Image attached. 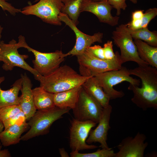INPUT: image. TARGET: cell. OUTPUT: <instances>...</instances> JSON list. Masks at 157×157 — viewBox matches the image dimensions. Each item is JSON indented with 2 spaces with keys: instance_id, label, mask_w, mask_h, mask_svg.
Instances as JSON below:
<instances>
[{
  "instance_id": "obj_21",
  "label": "cell",
  "mask_w": 157,
  "mask_h": 157,
  "mask_svg": "<svg viewBox=\"0 0 157 157\" xmlns=\"http://www.w3.org/2000/svg\"><path fill=\"white\" fill-rule=\"evenodd\" d=\"M32 91L36 109L46 110L55 106L53 101V94L48 92L40 86L32 89Z\"/></svg>"
},
{
  "instance_id": "obj_5",
  "label": "cell",
  "mask_w": 157,
  "mask_h": 157,
  "mask_svg": "<svg viewBox=\"0 0 157 157\" xmlns=\"http://www.w3.org/2000/svg\"><path fill=\"white\" fill-rule=\"evenodd\" d=\"M18 42L21 48L26 49L33 54L35 59L32 61L33 68L42 76H46L54 72L65 60V53L61 50L50 53L40 52L28 46L23 36H19Z\"/></svg>"
},
{
  "instance_id": "obj_25",
  "label": "cell",
  "mask_w": 157,
  "mask_h": 157,
  "mask_svg": "<svg viewBox=\"0 0 157 157\" xmlns=\"http://www.w3.org/2000/svg\"><path fill=\"white\" fill-rule=\"evenodd\" d=\"M71 157H115V153L111 148L98 149L91 153H81L77 151H71Z\"/></svg>"
},
{
  "instance_id": "obj_14",
  "label": "cell",
  "mask_w": 157,
  "mask_h": 157,
  "mask_svg": "<svg viewBox=\"0 0 157 157\" xmlns=\"http://www.w3.org/2000/svg\"><path fill=\"white\" fill-rule=\"evenodd\" d=\"M113 8L106 0L99 1L83 0L80 12L91 13L95 15L100 22L115 26L118 24L119 17L112 15L111 11Z\"/></svg>"
},
{
  "instance_id": "obj_40",
  "label": "cell",
  "mask_w": 157,
  "mask_h": 157,
  "mask_svg": "<svg viewBox=\"0 0 157 157\" xmlns=\"http://www.w3.org/2000/svg\"><path fill=\"white\" fill-rule=\"evenodd\" d=\"M132 3L134 4L137 3L138 0H130Z\"/></svg>"
},
{
  "instance_id": "obj_28",
  "label": "cell",
  "mask_w": 157,
  "mask_h": 157,
  "mask_svg": "<svg viewBox=\"0 0 157 157\" xmlns=\"http://www.w3.org/2000/svg\"><path fill=\"white\" fill-rule=\"evenodd\" d=\"M157 15V8H150L144 13L141 19L142 23L140 28L147 27L150 22Z\"/></svg>"
},
{
  "instance_id": "obj_30",
  "label": "cell",
  "mask_w": 157,
  "mask_h": 157,
  "mask_svg": "<svg viewBox=\"0 0 157 157\" xmlns=\"http://www.w3.org/2000/svg\"><path fill=\"white\" fill-rule=\"evenodd\" d=\"M113 8L116 10V15L119 16L121 13L122 10H125L127 5L126 0H106Z\"/></svg>"
},
{
  "instance_id": "obj_7",
  "label": "cell",
  "mask_w": 157,
  "mask_h": 157,
  "mask_svg": "<svg viewBox=\"0 0 157 157\" xmlns=\"http://www.w3.org/2000/svg\"><path fill=\"white\" fill-rule=\"evenodd\" d=\"M20 48L19 44L14 39L8 43L1 41L0 43V60L3 63L2 67L6 71H11L15 67L26 70L33 74L35 79L38 81L41 75L25 61L28 57L27 55L21 54L18 49Z\"/></svg>"
},
{
  "instance_id": "obj_35",
  "label": "cell",
  "mask_w": 157,
  "mask_h": 157,
  "mask_svg": "<svg viewBox=\"0 0 157 157\" xmlns=\"http://www.w3.org/2000/svg\"><path fill=\"white\" fill-rule=\"evenodd\" d=\"M2 144L0 143V157H10L11 156L10 152L8 149H2Z\"/></svg>"
},
{
  "instance_id": "obj_26",
  "label": "cell",
  "mask_w": 157,
  "mask_h": 157,
  "mask_svg": "<svg viewBox=\"0 0 157 157\" xmlns=\"http://www.w3.org/2000/svg\"><path fill=\"white\" fill-rule=\"evenodd\" d=\"M22 111L19 105H13L0 108V121L3 122Z\"/></svg>"
},
{
  "instance_id": "obj_31",
  "label": "cell",
  "mask_w": 157,
  "mask_h": 157,
  "mask_svg": "<svg viewBox=\"0 0 157 157\" xmlns=\"http://www.w3.org/2000/svg\"><path fill=\"white\" fill-rule=\"evenodd\" d=\"M8 0H0V7L3 11H7L13 15L21 13V9L15 8L11 3L8 2Z\"/></svg>"
},
{
  "instance_id": "obj_12",
  "label": "cell",
  "mask_w": 157,
  "mask_h": 157,
  "mask_svg": "<svg viewBox=\"0 0 157 157\" xmlns=\"http://www.w3.org/2000/svg\"><path fill=\"white\" fill-rule=\"evenodd\" d=\"M59 18L61 22L65 23L73 31L76 37L75 45L70 51L65 54V57L70 55L76 56L81 55L94 42H102V33L98 32L92 35L86 34L81 31L66 14L61 12Z\"/></svg>"
},
{
  "instance_id": "obj_41",
  "label": "cell",
  "mask_w": 157,
  "mask_h": 157,
  "mask_svg": "<svg viewBox=\"0 0 157 157\" xmlns=\"http://www.w3.org/2000/svg\"><path fill=\"white\" fill-rule=\"evenodd\" d=\"M92 1H101L104 0H90Z\"/></svg>"
},
{
  "instance_id": "obj_2",
  "label": "cell",
  "mask_w": 157,
  "mask_h": 157,
  "mask_svg": "<svg viewBox=\"0 0 157 157\" xmlns=\"http://www.w3.org/2000/svg\"><path fill=\"white\" fill-rule=\"evenodd\" d=\"M92 76L79 74L72 67L65 65L60 66L47 75H41L38 81L40 86L48 92L54 94L82 85Z\"/></svg>"
},
{
  "instance_id": "obj_9",
  "label": "cell",
  "mask_w": 157,
  "mask_h": 157,
  "mask_svg": "<svg viewBox=\"0 0 157 157\" xmlns=\"http://www.w3.org/2000/svg\"><path fill=\"white\" fill-rule=\"evenodd\" d=\"M119 54L118 53L116 57L112 60H103L96 58L86 50L83 53L76 56L80 74L90 76L95 73L120 69L122 64Z\"/></svg>"
},
{
  "instance_id": "obj_18",
  "label": "cell",
  "mask_w": 157,
  "mask_h": 157,
  "mask_svg": "<svg viewBox=\"0 0 157 157\" xmlns=\"http://www.w3.org/2000/svg\"><path fill=\"white\" fill-rule=\"evenodd\" d=\"M29 126L26 122L12 125L0 133V140L4 147L16 144L21 140L22 134Z\"/></svg>"
},
{
  "instance_id": "obj_17",
  "label": "cell",
  "mask_w": 157,
  "mask_h": 157,
  "mask_svg": "<svg viewBox=\"0 0 157 157\" xmlns=\"http://www.w3.org/2000/svg\"><path fill=\"white\" fill-rule=\"evenodd\" d=\"M82 86L85 92L103 108L109 104L110 98L104 92L94 76H92L88 79Z\"/></svg>"
},
{
  "instance_id": "obj_36",
  "label": "cell",
  "mask_w": 157,
  "mask_h": 157,
  "mask_svg": "<svg viewBox=\"0 0 157 157\" xmlns=\"http://www.w3.org/2000/svg\"><path fill=\"white\" fill-rule=\"evenodd\" d=\"M59 151L60 155L62 157H69V155L65 149L63 148L59 149Z\"/></svg>"
},
{
  "instance_id": "obj_39",
  "label": "cell",
  "mask_w": 157,
  "mask_h": 157,
  "mask_svg": "<svg viewBox=\"0 0 157 157\" xmlns=\"http://www.w3.org/2000/svg\"><path fill=\"white\" fill-rule=\"evenodd\" d=\"M61 0L64 4L72 0Z\"/></svg>"
},
{
  "instance_id": "obj_11",
  "label": "cell",
  "mask_w": 157,
  "mask_h": 157,
  "mask_svg": "<svg viewBox=\"0 0 157 157\" xmlns=\"http://www.w3.org/2000/svg\"><path fill=\"white\" fill-rule=\"evenodd\" d=\"M97 124L92 121H82L74 118L71 121L69 144L72 151L93 149L99 147L86 142L90 131Z\"/></svg>"
},
{
  "instance_id": "obj_13",
  "label": "cell",
  "mask_w": 157,
  "mask_h": 157,
  "mask_svg": "<svg viewBox=\"0 0 157 157\" xmlns=\"http://www.w3.org/2000/svg\"><path fill=\"white\" fill-rule=\"evenodd\" d=\"M145 135L138 132L134 137L128 136L124 138L117 146L119 151L115 157H143L148 144L145 141Z\"/></svg>"
},
{
  "instance_id": "obj_34",
  "label": "cell",
  "mask_w": 157,
  "mask_h": 157,
  "mask_svg": "<svg viewBox=\"0 0 157 157\" xmlns=\"http://www.w3.org/2000/svg\"><path fill=\"white\" fill-rule=\"evenodd\" d=\"M143 10H137L134 11L132 13V19H141L144 14Z\"/></svg>"
},
{
  "instance_id": "obj_3",
  "label": "cell",
  "mask_w": 157,
  "mask_h": 157,
  "mask_svg": "<svg viewBox=\"0 0 157 157\" xmlns=\"http://www.w3.org/2000/svg\"><path fill=\"white\" fill-rule=\"evenodd\" d=\"M70 109L69 108H63L55 106L49 110L36 111L27 123L30 127L29 130L21 137V140L27 141L48 133L53 123L62 118L63 115L68 113Z\"/></svg>"
},
{
  "instance_id": "obj_23",
  "label": "cell",
  "mask_w": 157,
  "mask_h": 157,
  "mask_svg": "<svg viewBox=\"0 0 157 157\" xmlns=\"http://www.w3.org/2000/svg\"><path fill=\"white\" fill-rule=\"evenodd\" d=\"M128 29L133 39L141 40L151 46L157 47L156 31H151L147 27L135 30Z\"/></svg>"
},
{
  "instance_id": "obj_42",
  "label": "cell",
  "mask_w": 157,
  "mask_h": 157,
  "mask_svg": "<svg viewBox=\"0 0 157 157\" xmlns=\"http://www.w3.org/2000/svg\"><path fill=\"white\" fill-rule=\"evenodd\" d=\"M39 1V0H35V2H36L38 1Z\"/></svg>"
},
{
  "instance_id": "obj_32",
  "label": "cell",
  "mask_w": 157,
  "mask_h": 157,
  "mask_svg": "<svg viewBox=\"0 0 157 157\" xmlns=\"http://www.w3.org/2000/svg\"><path fill=\"white\" fill-rule=\"evenodd\" d=\"M93 56L97 58L106 60L104 54L103 48L98 45L90 47L87 50Z\"/></svg>"
},
{
  "instance_id": "obj_6",
  "label": "cell",
  "mask_w": 157,
  "mask_h": 157,
  "mask_svg": "<svg viewBox=\"0 0 157 157\" xmlns=\"http://www.w3.org/2000/svg\"><path fill=\"white\" fill-rule=\"evenodd\" d=\"M112 38L115 44L120 49L119 58L122 64L132 61L140 66L149 65L140 57L126 24H122L117 27L112 33Z\"/></svg>"
},
{
  "instance_id": "obj_27",
  "label": "cell",
  "mask_w": 157,
  "mask_h": 157,
  "mask_svg": "<svg viewBox=\"0 0 157 157\" xmlns=\"http://www.w3.org/2000/svg\"><path fill=\"white\" fill-rule=\"evenodd\" d=\"M26 116L22 111L19 113L3 122L4 126V130L6 129L12 125L26 122Z\"/></svg>"
},
{
  "instance_id": "obj_38",
  "label": "cell",
  "mask_w": 157,
  "mask_h": 157,
  "mask_svg": "<svg viewBox=\"0 0 157 157\" xmlns=\"http://www.w3.org/2000/svg\"><path fill=\"white\" fill-rule=\"evenodd\" d=\"M3 29V27H2L1 26H0V43L1 41V36H2L1 34H2V32Z\"/></svg>"
},
{
  "instance_id": "obj_4",
  "label": "cell",
  "mask_w": 157,
  "mask_h": 157,
  "mask_svg": "<svg viewBox=\"0 0 157 157\" xmlns=\"http://www.w3.org/2000/svg\"><path fill=\"white\" fill-rule=\"evenodd\" d=\"M129 69L122 66L119 69L111 70L103 73H95L92 75L102 88L104 92L110 100L121 98L124 95L122 91H117L113 87L123 81L138 86L140 82L139 80L130 76Z\"/></svg>"
},
{
  "instance_id": "obj_16",
  "label": "cell",
  "mask_w": 157,
  "mask_h": 157,
  "mask_svg": "<svg viewBox=\"0 0 157 157\" xmlns=\"http://www.w3.org/2000/svg\"><path fill=\"white\" fill-rule=\"evenodd\" d=\"M22 86L20 91V105L22 111L24 114L26 119L28 120L36 111L34 105L32 91V84L31 81L26 73L22 74Z\"/></svg>"
},
{
  "instance_id": "obj_8",
  "label": "cell",
  "mask_w": 157,
  "mask_h": 157,
  "mask_svg": "<svg viewBox=\"0 0 157 157\" xmlns=\"http://www.w3.org/2000/svg\"><path fill=\"white\" fill-rule=\"evenodd\" d=\"M64 3L61 0H39L36 3L23 8L21 13L25 15H34L45 23L60 26L59 18Z\"/></svg>"
},
{
  "instance_id": "obj_20",
  "label": "cell",
  "mask_w": 157,
  "mask_h": 157,
  "mask_svg": "<svg viewBox=\"0 0 157 157\" xmlns=\"http://www.w3.org/2000/svg\"><path fill=\"white\" fill-rule=\"evenodd\" d=\"M82 85L70 90L53 94V101L55 106L60 108H69L72 110L77 102L79 91Z\"/></svg>"
},
{
  "instance_id": "obj_37",
  "label": "cell",
  "mask_w": 157,
  "mask_h": 157,
  "mask_svg": "<svg viewBox=\"0 0 157 157\" xmlns=\"http://www.w3.org/2000/svg\"><path fill=\"white\" fill-rule=\"evenodd\" d=\"M4 126L3 122L0 121V133L3 131Z\"/></svg>"
},
{
  "instance_id": "obj_24",
  "label": "cell",
  "mask_w": 157,
  "mask_h": 157,
  "mask_svg": "<svg viewBox=\"0 0 157 157\" xmlns=\"http://www.w3.org/2000/svg\"><path fill=\"white\" fill-rule=\"evenodd\" d=\"M83 0H72L64 4L61 12L67 15L77 26L78 24V18Z\"/></svg>"
},
{
  "instance_id": "obj_1",
  "label": "cell",
  "mask_w": 157,
  "mask_h": 157,
  "mask_svg": "<svg viewBox=\"0 0 157 157\" xmlns=\"http://www.w3.org/2000/svg\"><path fill=\"white\" fill-rule=\"evenodd\" d=\"M131 75L139 77L142 86L130 84L128 89L132 91L133 96L132 102L143 110L149 108H157V69L149 65L140 66L129 69Z\"/></svg>"
},
{
  "instance_id": "obj_19",
  "label": "cell",
  "mask_w": 157,
  "mask_h": 157,
  "mask_svg": "<svg viewBox=\"0 0 157 157\" xmlns=\"http://www.w3.org/2000/svg\"><path fill=\"white\" fill-rule=\"evenodd\" d=\"M5 79L4 76L0 77V108L19 105L20 98L18 94L22 86V78L16 80L12 85V87L7 90H2L0 87L1 83Z\"/></svg>"
},
{
  "instance_id": "obj_33",
  "label": "cell",
  "mask_w": 157,
  "mask_h": 157,
  "mask_svg": "<svg viewBox=\"0 0 157 157\" xmlns=\"http://www.w3.org/2000/svg\"><path fill=\"white\" fill-rule=\"evenodd\" d=\"M142 23L141 19H132L126 24L127 27L132 30H135L140 28Z\"/></svg>"
},
{
  "instance_id": "obj_22",
  "label": "cell",
  "mask_w": 157,
  "mask_h": 157,
  "mask_svg": "<svg viewBox=\"0 0 157 157\" xmlns=\"http://www.w3.org/2000/svg\"><path fill=\"white\" fill-rule=\"evenodd\" d=\"M138 55L149 65L157 69V47L138 39H134Z\"/></svg>"
},
{
  "instance_id": "obj_15",
  "label": "cell",
  "mask_w": 157,
  "mask_h": 157,
  "mask_svg": "<svg viewBox=\"0 0 157 157\" xmlns=\"http://www.w3.org/2000/svg\"><path fill=\"white\" fill-rule=\"evenodd\" d=\"M112 107L109 104L104 108L103 113L98 122V125L94 129H91L86 142L88 144L98 142L102 149L109 148L107 142L108 132L110 127V122Z\"/></svg>"
},
{
  "instance_id": "obj_10",
  "label": "cell",
  "mask_w": 157,
  "mask_h": 157,
  "mask_svg": "<svg viewBox=\"0 0 157 157\" xmlns=\"http://www.w3.org/2000/svg\"><path fill=\"white\" fill-rule=\"evenodd\" d=\"M103 109L82 87L76 106L72 109L74 118L82 121H92L98 123Z\"/></svg>"
},
{
  "instance_id": "obj_29",
  "label": "cell",
  "mask_w": 157,
  "mask_h": 157,
  "mask_svg": "<svg viewBox=\"0 0 157 157\" xmlns=\"http://www.w3.org/2000/svg\"><path fill=\"white\" fill-rule=\"evenodd\" d=\"M103 48L106 60H112L115 59L117 56L118 52L116 51L114 53L113 49V42L112 41H107L104 44Z\"/></svg>"
}]
</instances>
